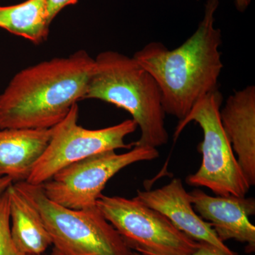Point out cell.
I'll return each instance as SVG.
<instances>
[{
  "label": "cell",
  "mask_w": 255,
  "mask_h": 255,
  "mask_svg": "<svg viewBox=\"0 0 255 255\" xmlns=\"http://www.w3.org/2000/svg\"><path fill=\"white\" fill-rule=\"evenodd\" d=\"M219 0H207L197 29L181 46L169 50L151 42L132 58L155 79L165 114L179 121L204 96L219 90L223 68L221 29L215 26Z\"/></svg>",
  "instance_id": "obj_1"
},
{
  "label": "cell",
  "mask_w": 255,
  "mask_h": 255,
  "mask_svg": "<svg viewBox=\"0 0 255 255\" xmlns=\"http://www.w3.org/2000/svg\"><path fill=\"white\" fill-rule=\"evenodd\" d=\"M95 59L86 50L23 69L0 95V128L48 129L83 100Z\"/></svg>",
  "instance_id": "obj_2"
},
{
  "label": "cell",
  "mask_w": 255,
  "mask_h": 255,
  "mask_svg": "<svg viewBox=\"0 0 255 255\" xmlns=\"http://www.w3.org/2000/svg\"><path fill=\"white\" fill-rule=\"evenodd\" d=\"M84 100H98L127 111L140 128L132 145H166L169 134L162 95L155 79L133 58L114 50L97 55Z\"/></svg>",
  "instance_id": "obj_3"
},
{
  "label": "cell",
  "mask_w": 255,
  "mask_h": 255,
  "mask_svg": "<svg viewBox=\"0 0 255 255\" xmlns=\"http://www.w3.org/2000/svg\"><path fill=\"white\" fill-rule=\"evenodd\" d=\"M41 214L53 255H130L131 250L97 206L80 210L50 200L41 185L14 183Z\"/></svg>",
  "instance_id": "obj_4"
},
{
  "label": "cell",
  "mask_w": 255,
  "mask_h": 255,
  "mask_svg": "<svg viewBox=\"0 0 255 255\" xmlns=\"http://www.w3.org/2000/svg\"><path fill=\"white\" fill-rule=\"evenodd\" d=\"M222 103L223 95L219 90L200 99L185 118L179 121L174 140L190 122L199 124L204 132V139L199 146L202 162L196 173L188 176L187 184L207 187L217 196L244 197L251 187L221 125L220 110Z\"/></svg>",
  "instance_id": "obj_5"
},
{
  "label": "cell",
  "mask_w": 255,
  "mask_h": 255,
  "mask_svg": "<svg viewBox=\"0 0 255 255\" xmlns=\"http://www.w3.org/2000/svg\"><path fill=\"white\" fill-rule=\"evenodd\" d=\"M96 206L131 251L146 255H189L199 247L163 214L135 197L102 194Z\"/></svg>",
  "instance_id": "obj_6"
},
{
  "label": "cell",
  "mask_w": 255,
  "mask_h": 255,
  "mask_svg": "<svg viewBox=\"0 0 255 255\" xmlns=\"http://www.w3.org/2000/svg\"><path fill=\"white\" fill-rule=\"evenodd\" d=\"M78 117V106L75 104L63 120L52 128L48 145L25 182L41 185L60 169L90 156L132 148V144L125 143V138L137 128L132 119L104 128L87 129L79 125Z\"/></svg>",
  "instance_id": "obj_7"
},
{
  "label": "cell",
  "mask_w": 255,
  "mask_h": 255,
  "mask_svg": "<svg viewBox=\"0 0 255 255\" xmlns=\"http://www.w3.org/2000/svg\"><path fill=\"white\" fill-rule=\"evenodd\" d=\"M132 146L125 153L106 151L64 167L41 184L45 195L70 209L96 206L106 184L119 172L135 162L159 157V151L155 147Z\"/></svg>",
  "instance_id": "obj_8"
},
{
  "label": "cell",
  "mask_w": 255,
  "mask_h": 255,
  "mask_svg": "<svg viewBox=\"0 0 255 255\" xmlns=\"http://www.w3.org/2000/svg\"><path fill=\"white\" fill-rule=\"evenodd\" d=\"M135 198L163 214L179 231L194 241L209 245L223 255H238L220 240L211 223L197 214L189 192L179 178L155 190H138Z\"/></svg>",
  "instance_id": "obj_9"
},
{
  "label": "cell",
  "mask_w": 255,
  "mask_h": 255,
  "mask_svg": "<svg viewBox=\"0 0 255 255\" xmlns=\"http://www.w3.org/2000/svg\"><path fill=\"white\" fill-rule=\"evenodd\" d=\"M197 214L211 223L221 241L245 243L246 252L255 251V226L250 216L255 214L254 198L233 195L211 196L199 189L189 192Z\"/></svg>",
  "instance_id": "obj_10"
},
{
  "label": "cell",
  "mask_w": 255,
  "mask_h": 255,
  "mask_svg": "<svg viewBox=\"0 0 255 255\" xmlns=\"http://www.w3.org/2000/svg\"><path fill=\"white\" fill-rule=\"evenodd\" d=\"M220 119L251 187L255 184V87L249 85L229 96Z\"/></svg>",
  "instance_id": "obj_11"
},
{
  "label": "cell",
  "mask_w": 255,
  "mask_h": 255,
  "mask_svg": "<svg viewBox=\"0 0 255 255\" xmlns=\"http://www.w3.org/2000/svg\"><path fill=\"white\" fill-rule=\"evenodd\" d=\"M51 128H0V177L25 182L48 145Z\"/></svg>",
  "instance_id": "obj_12"
},
{
  "label": "cell",
  "mask_w": 255,
  "mask_h": 255,
  "mask_svg": "<svg viewBox=\"0 0 255 255\" xmlns=\"http://www.w3.org/2000/svg\"><path fill=\"white\" fill-rule=\"evenodd\" d=\"M7 191L10 230L16 249L22 255H41L52 245L41 214L14 183Z\"/></svg>",
  "instance_id": "obj_13"
},
{
  "label": "cell",
  "mask_w": 255,
  "mask_h": 255,
  "mask_svg": "<svg viewBox=\"0 0 255 255\" xmlns=\"http://www.w3.org/2000/svg\"><path fill=\"white\" fill-rule=\"evenodd\" d=\"M48 1L26 0L20 4L0 6V28L41 44L49 34Z\"/></svg>",
  "instance_id": "obj_14"
},
{
  "label": "cell",
  "mask_w": 255,
  "mask_h": 255,
  "mask_svg": "<svg viewBox=\"0 0 255 255\" xmlns=\"http://www.w3.org/2000/svg\"><path fill=\"white\" fill-rule=\"evenodd\" d=\"M0 255H22L11 238L7 189L0 194Z\"/></svg>",
  "instance_id": "obj_15"
},
{
  "label": "cell",
  "mask_w": 255,
  "mask_h": 255,
  "mask_svg": "<svg viewBox=\"0 0 255 255\" xmlns=\"http://www.w3.org/2000/svg\"><path fill=\"white\" fill-rule=\"evenodd\" d=\"M78 1V0H48L47 14L50 23L64 8L76 4Z\"/></svg>",
  "instance_id": "obj_16"
},
{
  "label": "cell",
  "mask_w": 255,
  "mask_h": 255,
  "mask_svg": "<svg viewBox=\"0 0 255 255\" xmlns=\"http://www.w3.org/2000/svg\"><path fill=\"white\" fill-rule=\"evenodd\" d=\"M189 255H223L216 251L214 248L209 246V245L204 244V243H199V247L194 253Z\"/></svg>",
  "instance_id": "obj_17"
},
{
  "label": "cell",
  "mask_w": 255,
  "mask_h": 255,
  "mask_svg": "<svg viewBox=\"0 0 255 255\" xmlns=\"http://www.w3.org/2000/svg\"><path fill=\"white\" fill-rule=\"evenodd\" d=\"M13 180L8 177H0V194L4 192L13 184Z\"/></svg>",
  "instance_id": "obj_18"
},
{
  "label": "cell",
  "mask_w": 255,
  "mask_h": 255,
  "mask_svg": "<svg viewBox=\"0 0 255 255\" xmlns=\"http://www.w3.org/2000/svg\"><path fill=\"white\" fill-rule=\"evenodd\" d=\"M251 2V0H235L236 9L241 12L246 11Z\"/></svg>",
  "instance_id": "obj_19"
},
{
  "label": "cell",
  "mask_w": 255,
  "mask_h": 255,
  "mask_svg": "<svg viewBox=\"0 0 255 255\" xmlns=\"http://www.w3.org/2000/svg\"><path fill=\"white\" fill-rule=\"evenodd\" d=\"M130 255H146L141 254V253H137V252H131V253H130Z\"/></svg>",
  "instance_id": "obj_20"
}]
</instances>
